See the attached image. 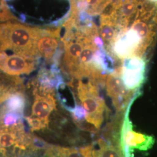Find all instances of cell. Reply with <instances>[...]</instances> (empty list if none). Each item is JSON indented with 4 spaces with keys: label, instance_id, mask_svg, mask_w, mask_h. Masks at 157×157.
I'll return each instance as SVG.
<instances>
[{
    "label": "cell",
    "instance_id": "8992f818",
    "mask_svg": "<svg viewBox=\"0 0 157 157\" xmlns=\"http://www.w3.org/2000/svg\"><path fill=\"white\" fill-rule=\"evenodd\" d=\"M38 59L15 53L8 55L5 51L0 50V70L13 76L29 75L36 69Z\"/></svg>",
    "mask_w": 157,
    "mask_h": 157
},
{
    "label": "cell",
    "instance_id": "7c38bea8",
    "mask_svg": "<svg viewBox=\"0 0 157 157\" xmlns=\"http://www.w3.org/2000/svg\"><path fill=\"white\" fill-rule=\"evenodd\" d=\"M26 104V100L24 93H15L9 97L4 104L6 108L12 112L23 115V111Z\"/></svg>",
    "mask_w": 157,
    "mask_h": 157
},
{
    "label": "cell",
    "instance_id": "2e32d148",
    "mask_svg": "<svg viewBox=\"0 0 157 157\" xmlns=\"http://www.w3.org/2000/svg\"><path fill=\"white\" fill-rule=\"evenodd\" d=\"M0 80H1V75H0Z\"/></svg>",
    "mask_w": 157,
    "mask_h": 157
},
{
    "label": "cell",
    "instance_id": "277c9868",
    "mask_svg": "<svg viewBox=\"0 0 157 157\" xmlns=\"http://www.w3.org/2000/svg\"><path fill=\"white\" fill-rule=\"evenodd\" d=\"M107 94L112 99L113 107L117 113H124L140 93L129 90L124 84L118 67L107 75L106 81Z\"/></svg>",
    "mask_w": 157,
    "mask_h": 157
},
{
    "label": "cell",
    "instance_id": "ba28073f",
    "mask_svg": "<svg viewBox=\"0 0 157 157\" xmlns=\"http://www.w3.org/2000/svg\"><path fill=\"white\" fill-rule=\"evenodd\" d=\"M69 14L83 22L102 13L115 0H69Z\"/></svg>",
    "mask_w": 157,
    "mask_h": 157
},
{
    "label": "cell",
    "instance_id": "4fadbf2b",
    "mask_svg": "<svg viewBox=\"0 0 157 157\" xmlns=\"http://www.w3.org/2000/svg\"><path fill=\"white\" fill-rule=\"evenodd\" d=\"M32 131H40L48 129L50 122L29 116L25 117Z\"/></svg>",
    "mask_w": 157,
    "mask_h": 157
},
{
    "label": "cell",
    "instance_id": "52a82bcc",
    "mask_svg": "<svg viewBox=\"0 0 157 157\" xmlns=\"http://www.w3.org/2000/svg\"><path fill=\"white\" fill-rule=\"evenodd\" d=\"M128 108L126 112L122 128V143L124 146L125 157H128L130 151L137 149L146 151L151 148L155 143V139L151 136L141 134L135 132L132 129L131 123L128 119Z\"/></svg>",
    "mask_w": 157,
    "mask_h": 157
},
{
    "label": "cell",
    "instance_id": "30bf717a",
    "mask_svg": "<svg viewBox=\"0 0 157 157\" xmlns=\"http://www.w3.org/2000/svg\"><path fill=\"white\" fill-rule=\"evenodd\" d=\"M34 99L32 108L31 117L50 122L51 112L56 109L55 94H34Z\"/></svg>",
    "mask_w": 157,
    "mask_h": 157
},
{
    "label": "cell",
    "instance_id": "8fae6325",
    "mask_svg": "<svg viewBox=\"0 0 157 157\" xmlns=\"http://www.w3.org/2000/svg\"><path fill=\"white\" fill-rule=\"evenodd\" d=\"M43 157H93V144L80 147H65L50 144Z\"/></svg>",
    "mask_w": 157,
    "mask_h": 157
},
{
    "label": "cell",
    "instance_id": "3957f363",
    "mask_svg": "<svg viewBox=\"0 0 157 157\" xmlns=\"http://www.w3.org/2000/svg\"><path fill=\"white\" fill-rule=\"evenodd\" d=\"M124 116L117 114L96 135L93 144V157H125L122 143Z\"/></svg>",
    "mask_w": 157,
    "mask_h": 157
},
{
    "label": "cell",
    "instance_id": "9c48e42d",
    "mask_svg": "<svg viewBox=\"0 0 157 157\" xmlns=\"http://www.w3.org/2000/svg\"><path fill=\"white\" fill-rule=\"evenodd\" d=\"M61 28L41 29L37 41V50L40 58H43L47 62L53 61V58L60 47Z\"/></svg>",
    "mask_w": 157,
    "mask_h": 157
},
{
    "label": "cell",
    "instance_id": "5b68a950",
    "mask_svg": "<svg viewBox=\"0 0 157 157\" xmlns=\"http://www.w3.org/2000/svg\"><path fill=\"white\" fill-rule=\"evenodd\" d=\"M118 68L126 87L136 93H140L141 87L146 78L145 58L132 57L125 59Z\"/></svg>",
    "mask_w": 157,
    "mask_h": 157
},
{
    "label": "cell",
    "instance_id": "9a60e30c",
    "mask_svg": "<svg viewBox=\"0 0 157 157\" xmlns=\"http://www.w3.org/2000/svg\"><path fill=\"white\" fill-rule=\"evenodd\" d=\"M5 1H11V0H5Z\"/></svg>",
    "mask_w": 157,
    "mask_h": 157
},
{
    "label": "cell",
    "instance_id": "5bb4252c",
    "mask_svg": "<svg viewBox=\"0 0 157 157\" xmlns=\"http://www.w3.org/2000/svg\"><path fill=\"white\" fill-rule=\"evenodd\" d=\"M11 92L2 83L1 78L0 80V104L6 101L9 97L11 95Z\"/></svg>",
    "mask_w": 157,
    "mask_h": 157
},
{
    "label": "cell",
    "instance_id": "6da1fadb",
    "mask_svg": "<svg viewBox=\"0 0 157 157\" xmlns=\"http://www.w3.org/2000/svg\"><path fill=\"white\" fill-rule=\"evenodd\" d=\"M41 29L14 21L0 23V50L40 59L36 44Z\"/></svg>",
    "mask_w": 157,
    "mask_h": 157
},
{
    "label": "cell",
    "instance_id": "7a4b0ae2",
    "mask_svg": "<svg viewBox=\"0 0 157 157\" xmlns=\"http://www.w3.org/2000/svg\"><path fill=\"white\" fill-rule=\"evenodd\" d=\"M87 82L78 80L76 85L78 104L83 107L86 112V121L99 133L104 119L108 114V107L103 98L99 94V84L86 78Z\"/></svg>",
    "mask_w": 157,
    "mask_h": 157
}]
</instances>
